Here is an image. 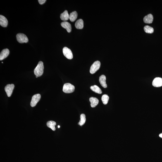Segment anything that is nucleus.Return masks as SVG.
Listing matches in <instances>:
<instances>
[{
	"mask_svg": "<svg viewBox=\"0 0 162 162\" xmlns=\"http://www.w3.org/2000/svg\"><path fill=\"white\" fill-rule=\"evenodd\" d=\"M44 66L43 63L42 61H39L34 70V73L36 76H41L43 73Z\"/></svg>",
	"mask_w": 162,
	"mask_h": 162,
	"instance_id": "nucleus-1",
	"label": "nucleus"
},
{
	"mask_svg": "<svg viewBox=\"0 0 162 162\" xmlns=\"http://www.w3.org/2000/svg\"><path fill=\"white\" fill-rule=\"evenodd\" d=\"M75 87L73 85L69 83L65 84L63 87V91L66 94H70L74 92Z\"/></svg>",
	"mask_w": 162,
	"mask_h": 162,
	"instance_id": "nucleus-2",
	"label": "nucleus"
},
{
	"mask_svg": "<svg viewBox=\"0 0 162 162\" xmlns=\"http://www.w3.org/2000/svg\"><path fill=\"white\" fill-rule=\"evenodd\" d=\"M101 63L99 61H96L91 65L90 70L91 74H94L99 70L100 67Z\"/></svg>",
	"mask_w": 162,
	"mask_h": 162,
	"instance_id": "nucleus-3",
	"label": "nucleus"
},
{
	"mask_svg": "<svg viewBox=\"0 0 162 162\" xmlns=\"http://www.w3.org/2000/svg\"><path fill=\"white\" fill-rule=\"evenodd\" d=\"M17 41L20 43H27L28 42V39L27 36L23 33H18L16 35Z\"/></svg>",
	"mask_w": 162,
	"mask_h": 162,
	"instance_id": "nucleus-4",
	"label": "nucleus"
},
{
	"mask_svg": "<svg viewBox=\"0 0 162 162\" xmlns=\"http://www.w3.org/2000/svg\"><path fill=\"white\" fill-rule=\"evenodd\" d=\"M63 53L64 56L68 59L71 60L73 58L72 51L68 48L65 47L63 49Z\"/></svg>",
	"mask_w": 162,
	"mask_h": 162,
	"instance_id": "nucleus-5",
	"label": "nucleus"
},
{
	"mask_svg": "<svg viewBox=\"0 0 162 162\" xmlns=\"http://www.w3.org/2000/svg\"><path fill=\"white\" fill-rule=\"evenodd\" d=\"M41 97V95L39 94L35 95L33 96L30 103L31 106L32 107L35 106L38 102L39 101Z\"/></svg>",
	"mask_w": 162,
	"mask_h": 162,
	"instance_id": "nucleus-6",
	"label": "nucleus"
},
{
	"mask_svg": "<svg viewBox=\"0 0 162 162\" xmlns=\"http://www.w3.org/2000/svg\"><path fill=\"white\" fill-rule=\"evenodd\" d=\"M14 87L15 85L13 84H8L5 87V90L8 97L11 96Z\"/></svg>",
	"mask_w": 162,
	"mask_h": 162,
	"instance_id": "nucleus-7",
	"label": "nucleus"
},
{
	"mask_svg": "<svg viewBox=\"0 0 162 162\" xmlns=\"http://www.w3.org/2000/svg\"><path fill=\"white\" fill-rule=\"evenodd\" d=\"M152 85L155 87H158L162 86V78L158 77L155 78L153 80Z\"/></svg>",
	"mask_w": 162,
	"mask_h": 162,
	"instance_id": "nucleus-8",
	"label": "nucleus"
},
{
	"mask_svg": "<svg viewBox=\"0 0 162 162\" xmlns=\"http://www.w3.org/2000/svg\"><path fill=\"white\" fill-rule=\"evenodd\" d=\"M9 51L8 49L3 50L0 54V60H3L6 58L9 55Z\"/></svg>",
	"mask_w": 162,
	"mask_h": 162,
	"instance_id": "nucleus-9",
	"label": "nucleus"
},
{
	"mask_svg": "<svg viewBox=\"0 0 162 162\" xmlns=\"http://www.w3.org/2000/svg\"><path fill=\"white\" fill-rule=\"evenodd\" d=\"M8 21L7 19L2 15H0V25L3 27H7Z\"/></svg>",
	"mask_w": 162,
	"mask_h": 162,
	"instance_id": "nucleus-10",
	"label": "nucleus"
},
{
	"mask_svg": "<svg viewBox=\"0 0 162 162\" xmlns=\"http://www.w3.org/2000/svg\"><path fill=\"white\" fill-rule=\"evenodd\" d=\"M61 25L63 28L66 29L67 31L68 32H70L71 31V25L68 22L66 21L62 22L61 23Z\"/></svg>",
	"mask_w": 162,
	"mask_h": 162,
	"instance_id": "nucleus-11",
	"label": "nucleus"
},
{
	"mask_svg": "<svg viewBox=\"0 0 162 162\" xmlns=\"http://www.w3.org/2000/svg\"><path fill=\"white\" fill-rule=\"evenodd\" d=\"M89 100L91 103V107H95L99 104V100L97 98L91 97L89 98Z\"/></svg>",
	"mask_w": 162,
	"mask_h": 162,
	"instance_id": "nucleus-12",
	"label": "nucleus"
},
{
	"mask_svg": "<svg viewBox=\"0 0 162 162\" xmlns=\"http://www.w3.org/2000/svg\"><path fill=\"white\" fill-rule=\"evenodd\" d=\"M106 77L104 75L101 76L99 77V82L100 84L102 87L104 88H106L107 87L106 83Z\"/></svg>",
	"mask_w": 162,
	"mask_h": 162,
	"instance_id": "nucleus-13",
	"label": "nucleus"
},
{
	"mask_svg": "<svg viewBox=\"0 0 162 162\" xmlns=\"http://www.w3.org/2000/svg\"><path fill=\"white\" fill-rule=\"evenodd\" d=\"M153 20V15L149 14L145 17L144 18V21L145 23L151 24L152 23Z\"/></svg>",
	"mask_w": 162,
	"mask_h": 162,
	"instance_id": "nucleus-14",
	"label": "nucleus"
},
{
	"mask_svg": "<svg viewBox=\"0 0 162 162\" xmlns=\"http://www.w3.org/2000/svg\"><path fill=\"white\" fill-rule=\"evenodd\" d=\"M75 27L77 29H82L84 27V21L82 19L77 20L75 24Z\"/></svg>",
	"mask_w": 162,
	"mask_h": 162,
	"instance_id": "nucleus-15",
	"label": "nucleus"
},
{
	"mask_svg": "<svg viewBox=\"0 0 162 162\" xmlns=\"http://www.w3.org/2000/svg\"><path fill=\"white\" fill-rule=\"evenodd\" d=\"M70 15H69L68 11H65L60 15V18L62 20L66 21L69 19Z\"/></svg>",
	"mask_w": 162,
	"mask_h": 162,
	"instance_id": "nucleus-16",
	"label": "nucleus"
},
{
	"mask_svg": "<svg viewBox=\"0 0 162 162\" xmlns=\"http://www.w3.org/2000/svg\"><path fill=\"white\" fill-rule=\"evenodd\" d=\"M56 125V122L53 121H50L48 122L47 123V126L53 131H55L56 130L55 126Z\"/></svg>",
	"mask_w": 162,
	"mask_h": 162,
	"instance_id": "nucleus-17",
	"label": "nucleus"
},
{
	"mask_svg": "<svg viewBox=\"0 0 162 162\" xmlns=\"http://www.w3.org/2000/svg\"><path fill=\"white\" fill-rule=\"evenodd\" d=\"M90 89L94 92L99 94H102V91L100 88L97 85H95L91 86Z\"/></svg>",
	"mask_w": 162,
	"mask_h": 162,
	"instance_id": "nucleus-18",
	"label": "nucleus"
},
{
	"mask_svg": "<svg viewBox=\"0 0 162 162\" xmlns=\"http://www.w3.org/2000/svg\"><path fill=\"white\" fill-rule=\"evenodd\" d=\"M77 17V13L76 11H74L70 13L69 19L71 21L74 22L76 19Z\"/></svg>",
	"mask_w": 162,
	"mask_h": 162,
	"instance_id": "nucleus-19",
	"label": "nucleus"
},
{
	"mask_svg": "<svg viewBox=\"0 0 162 162\" xmlns=\"http://www.w3.org/2000/svg\"><path fill=\"white\" fill-rule=\"evenodd\" d=\"M145 32L146 33L151 34L152 33L154 32V29L153 27L149 26H146L144 28Z\"/></svg>",
	"mask_w": 162,
	"mask_h": 162,
	"instance_id": "nucleus-20",
	"label": "nucleus"
},
{
	"mask_svg": "<svg viewBox=\"0 0 162 162\" xmlns=\"http://www.w3.org/2000/svg\"><path fill=\"white\" fill-rule=\"evenodd\" d=\"M80 120L79 121V125L82 126L85 124L86 121L85 115L84 114H82L80 116Z\"/></svg>",
	"mask_w": 162,
	"mask_h": 162,
	"instance_id": "nucleus-21",
	"label": "nucleus"
},
{
	"mask_svg": "<svg viewBox=\"0 0 162 162\" xmlns=\"http://www.w3.org/2000/svg\"><path fill=\"white\" fill-rule=\"evenodd\" d=\"M109 99V97L107 95L105 94L101 97V100L103 104L106 105L108 104Z\"/></svg>",
	"mask_w": 162,
	"mask_h": 162,
	"instance_id": "nucleus-22",
	"label": "nucleus"
},
{
	"mask_svg": "<svg viewBox=\"0 0 162 162\" xmlns=\"http://www.w3.org/2000/svg\"><path fill=\"white\" fill-rule=\"evenodd\" d=\"M40 4L42 5L44 4L46 1V0H38V1Z\"/></svg>",
	"mask_w": 162,
	"mask_h": 162,
	"instance_id": "nucleus-23",
	"label": "nucleus"
},
{
	"mask_svg": "<svg viewBox=\"0 0 162 162\" xmlns=\"http://www.w3.org/2000/svg\"><path fill=\"white\" fill-rule=\"evenodd\" d=\"M159 137H161L162 138V133H161V134H159Z\"/></svg>",
	"mask_w": 162,
	"mask_h": 162,
	"instance_id": "nucleus-24",
	"label": "nucleus"
},
{
	"mask_svg": "<svg viewBox=\"0 0 162 162\" xmlns=\"http://www.w3.org/2000/svg\"><path fill=\"white\" fill-rule=\"evenodd\" d=\"M60 125H58V128H60Z\"/></svg>",
	"mask_w": 162,
	"mask_h": 162,
	"instance_id": "nucleus-25",
	"label": "nucleus"
},
{
	"mask_svg": "<svg viewBox=\"0 0 162 162\" xmlns=\"http://www.w3.org/2000/svg\"><path fill=\"white\" fill-rule=\"evenodd\" d=\"M38 77H37V76H36V78H38Z\"/></svg>",
	"mask_w": 162,
	"mask_h": 162,
	"instance_id": "nucleus-26",
	"label": "nucleus"
}]
</instances>
